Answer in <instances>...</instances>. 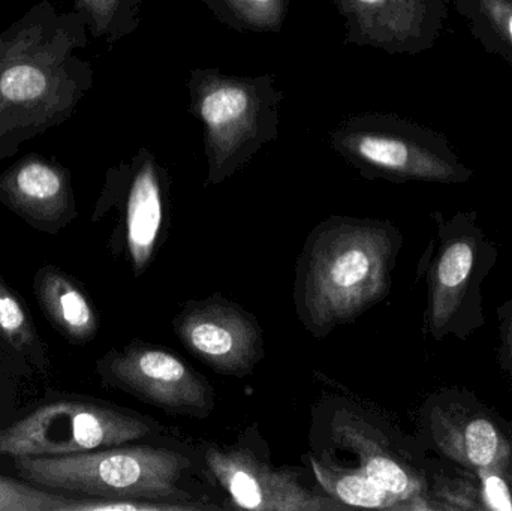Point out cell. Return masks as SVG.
Returning <instances> with one entry per match:
<instances>
[{
	"mask_svg": "<svg viewBox=\"0 0 512 511\" xmlns=\"http://www.w3.org/2000/svg\"><path fill=\"white\" fill-rule=\"evenodd\" d=\"M53 77L38 62H15L0 74V101L6 107L32 108L50 95Z\"/></svg>",
	"mask_w": 512,
	"mask_h": 511,
	"instance_id": "ffe728a7",
	"label": "cell"
},
{
	"mask_svg": "<svg viewBox=\"0 0 512 511\" xmlns=\"http://www.w3.org/2000/svg\"><path fill=\"white\" fill-rule=\"evenodd\" d=\"M502 348H504V356L512 368V302L504 306V314H502Z\"/></svg>",
	"mask_w": 512,
	"mask_h": 511,
	"instance_id": "d4e9b609",
	"label": "cell"
},
{
	"mask_svg": "<svg viewBox=\"0 0 512 511\" xmlns=\"http://www.w3.org/2000/svg\"><path fill=\"white\" fill-rule=\"evenodd\" d=\"M191 467L177 450L129 444L78 455L14 458L18 476L39 488L89 498L204 504L180 486Z\"/></svg>",
	"mask_w": 512,
	"mask_h": 511,
	"instance_id": "3957f363",
	"label": "cell"
},
{
	"mask_svg": "<svg viewBox=\"0 0 512 511\" xmlns=\"http://www.w3.org/2000/svg\"><path fill=\"white\" fill-rule=\"evenodd\" d=\"M33 287L42 312L60 335L75 344L95 339L99 332L98 314L74 278L48 264L36 273Z\"/></svg>",
	"mask_w": 512,
	"mask_h": 511,
	"instance_id": "9a60e30c",
	"label": "cell"
},
{
	"mask_svg": "<svg viewBox=\"0 0 512 511\" xmlns=\"http://www.w3.org/2000/svg\"><path fill=\"white\" fill-rule=\"evenodd\" d=\"M313 476L325 494L330 495L346 507H363V509H402V501L376 485L372 479L360 471L337 468L324 464L318 459L309 458Z\"/></svg>",
	"mask_w": 512,
	"mask_h": 511,
	"instance_id": "2e32d148",
	"label": "cell"
},
{
	"mask_svg": "<svg viewBox=\"0 0 512 511\" xmlns=\"http://www.w3.org/2000/svg\"><path fill=\"white\" fill-rule=\"evenodd\" d=\"M333 438L334 443L354 456L357 464L354 471H360L402 501L400 510H406L409 501L426 492L423 479L400 462L384 441L378 440L376 434L355 417L345 416L334 423Z\"/></svg>",
	"mask_w": 512,
	"mask_h": 511,
	"instance_id": "4fadbf2b",
	"label": "cell"
},
{
	"mask_svg": "<svg viewBox=\"0 0 512 511\" xmlns=\"http://www.w3.org/2000/svg\"><path fill=\"white\" fill-rule=\"evenodd\" d=\"M71 498L0 474V511H65Z\"/></svg>",
	"mask_w": 512,
	"mask_h": 511,
	"instance_id": "7402d4cb",
	"label": "cell"
},
{
	"mask_svg": "<svg viewBox=\"0 0 512 511\" xmlns=\"http://www.w3.org/2000/svg\"><path fill=\"white\" fill-rule=\"evenodd\" d=\"M158 423L134 411L89 399L47 402L0 431V456H69L146 440Z\"/></svg>",
	"mask_w": 512,
	"mask_h": 511,
	"instance_id": "5b68a950",
	"label": "cell"
},
{
	"mask_svg": "<svg viewBox=\"0 0 512 511\" xmlns=\"http://www.w3.org/2000/svg\"><path fill=\"white\" fill-rule=\"evenodd\" d=\"M0 198L9 209L45 233H59L75 218L68 176L44 159H26L3 174Z\"/></svg>",
	"mask_w": 512,
	"mask_h": 511,
	"instance_id": "7c38bea8",
	"label": "cell"
},
{
	"mask_svg": "<svg viewBox=\"0 0 512 511\" xmlns=\"http://www.w3.org/2000/svg\"><path fill=\"white\" fill-rule=\"evenodd\" d=\"M173 326L186 350L218 374L246 377L264 356L258 321L225 297L186 303Z\"/></svg>",
	"mask_w": 512,
	"mask_h": 511,
	"instance_id": "52a82bcc",
	"label": "cell"
},
{
	"mask_svg": "<svg viewBox=\"0 0 512 511\" xmlns=\"http://www.w3.org/2000/svg\"><path fill=\"white\" fill-rule=\"evenodd\" d=\"M96 366L102 383L165 413L206 419L215 410L209 381L165 348L132 342L108 351Z\"/></svg>",
	"mask_w": 512,
	"mask_h": 511,
	"instance_id": "8992f818",
	"label": "cell"
},
{
	"mask_svg": "<svg viewBox=\"0 0 512 511\" xmlns=\"http://www.w3.org/2000/svg\"><path fill=\"white\" fill-rule=\"evenodd\" d=\"M429 431L442 455L474 471H492L512 483V435L492 416L462 405L435 407Z\"/></svg>",
	"mask_w": 512,
	"mask_h": 511,
	"instance_id": "8fae6325",
	"label": "cell"
},
{
	"mask_svg": "<svg viewBox=\"0 0 512 511\" xmlns=\"http://www.w3.org/2000/svg\"><path fill=\"white\" fill-rule=\"evenodd\" d=\"M328 143L367 180L454 185L474 176L445 134L399 114H352L331 129Z\"/></svg>",
	"mask_w": 512,
	"mask_h": 511,
	"instance_id": "277c9868",
	"label": "cell"
},
{
	"mask_svg": "<svg viewBox=\"0 0 512 511\" xmlns=\"http://www.w3.org/2000/svg\"><path fill=\"white\" fill-rule=\"evenodd\" d=\"M206 467L236 509L258 511H333L345 504L312 491L294 471L279 470L248 447H209Z\"/></svg>",
	"mask_w": 512,
	"mask_h": 511,
	"instance_id": "9c48e42d",
	"label": "cell"
},
{
	"mask_svg": "<svg viewBox=\"0 0 512 511\" xmlns=\"http://www.w3.org/2000/svg\"><path fill=\"white\" fill-rule=\"evenodd\" d=\"M212 14L239 33H279L289 12V0H201Z\"/></svg>",
	"mask_w": 512,
	"mask_h": 511,
	"instance_id": "ac0fdd59",
	"label": "cell"
},
{
	"mask_svg": "<svg viewBox=\"0 0 512 511\" xmlns=\"http://www.w3.org/2000/svg\"><path fill=\"white\" fill-rule=\"evenodd\" d=\"M399 249L388 222L333 216L310 233L297 267L295 302L313 336L327 335L387 296Z\"/></svg>",
	"mask_w": 512,
	"mask_h": 511,
	"instance_id": "6da1fadb",
	"label": "cell"
},
{
	"mask_svg": "<svg viewBox=\"0 0 512 511\" xmlns=\"http://www.w3.org/2000/svg\"><path fill=\"white\" fill-rule=\"evenodd\" d=\"M477 264V237H450L439 249L429 281V326L436 338L444 335L462 306Z\"/></svg>",
	"mask_w": 512,
	"mask_h": 511,
	"instance_id": "5bb4252c",
	"label": "cell"
},
{
	"mask_svg": "<svg viewBox=\"0 0 512 511\" xmlns=\"http://www.w3.org/2000/svg\"><path fill=\"white\" fill-rule=\"evenodd\" d=\"M487 53L512 68V0H451Z\"/></svg>",
	"mask_w": 512,
	"mask_h": 511,
	"instance_id": "e0dca14e",
	"label": "cell"
},
{
	"mask_svg": "<svg viewBox=\"0 0 512 511\" xmlns=\"http://www.w3.org/2000/svg\"><path fill=\"white\" fill-rule=\"evenodd\" d=\"M171 177L149 147L108 177L105 198L122 207L126 254L135 276L149 269L161 245L170 210Z\"/></svg>",
	"mask_w": 512,
	"mask_h": 511,
	"instance_id": "ba28073f",
	"label": "cell"
},
{
	"mask_svg": "<svg viewBox=\"0 0 512 511\" xmlns=\"http://www.w3.org/2000/svg\"><path fill=\"white\" fill-rule=\"evenodd\" d=\"M345 18L343 44L420 54L444 30L450 0H331Z\"/></svg>",
	"mask_w": 512,
	"mask_h": 511,
	"instance_id": "30bf717a",
	"label": "cell"
},
{
	"mask_svg": "<svg viewBox=\"0 0 512 511\" xmlns=\"http://www.w3.org/2000/svg\"><path fill=\"white\" fill-rule=\"evenodd\" d=\"M0 335L18 353L36 354L41 350L36 327L33 326L26 308L14 291L6 287L0 278Z\"/></svg>",
	"mask_w": 512,
	"mask_h": 511,
	"instance_id": "44dd1931",
	"label": "cell"
},
{
	"mask_svg": "<svg viewBox=\"0 0 512 511\" xmlns=\"http://www.w3.org/2000/svg\"><path fill=\"white\" fill-rule=\"evenodd\" d=\"M481 479V498L484 507L496 511H512V498L507 479L492 471H477Z\"/></svg>",
	"mask_w": 512,
	"mask_h": 511,
	"instance_id": "603a6c76",
	"label": "cell"
},
{
	"mask_svg": "<svg viewBox=\"0 0 512 511\" xmlns=\"http://www.w3.org/2000/svg\"><path fill=\"white\" fill-rule=\"evenodd\" d=\"M436 497L442 501L445 509L477 510L481 504L477 503V497L472 486L460 485V483H442L436 488Z\"/></svg>",
	"mask_w": 512,
	"mask_h": 511,
	"instance_id": "cb8c5ba5",
	"label": "cell"
},
{
	"mask_svg": "<svg viewBox=\"0 0 512 511\" xmlns=\"http://www.w3.org/2000/svg\"><path fill=\"white\" fill-rule=\"evenodd\" d=\"M75 5L93 35L110 44L140 27L143 0H75Z\"/></svg>",
	"mask_w": 512,
	"mask_h": 511,
	"instance_id": "d6986e66",
	"label": "cell"
},
{
	"mask_svg": "<svg viewBox=\"0 0 512 511\" xmlns=\"http://www.w3.org/2000/svg\"><path fill=\"white\" fill-rule=\"evenodd\" d=\"M188 92L189 114L203 125L206 185L230 179L279 138L283 92L274 75L194 68Z\"/></svg>",
	"mask_w": 512,
	"mask_h": 511,
	"instance_id": "7a4b0ae2",
	"label": "cell"
}]
</instances>
